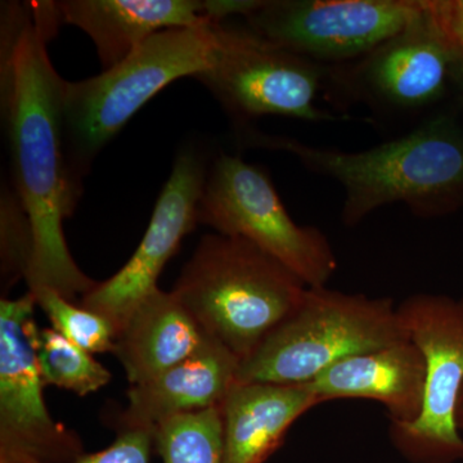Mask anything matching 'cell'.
<instances>
[{
  "label": "cell",
  "mask_w": 463,
  "mask_h": 463,
  "mask_svg": "<svg viewBox=\"0 0 463 463\" xmlns=\"http://www.w3.org/2000/svg\"><path fill=\"white\" fill-rule=\"evenodd\" d=\"M319 403L307 383H234L219 405L223 463H264L292 423Z\"/></svg>",
  "instance_id": "obj_16"
},
{
  "label": "cell",
  "mask_w": 463,
  "mask_h": 463,
  "mask_svg": "<svg viewBox=\"0 0 463 463\" xmlns=\"http://www.w3.org/2000/svg\"><path fill=\"white\" fill-rule=\"evenodd\" d=\"M216 23L175 27L152 35L112 69L66 81L63 125L70 182L79 197L100 151L124 125L173 81L199 75L214 61Z\"/></svg>",
  "instance_id": "obj_4"
},
{
  "label": "cell",
  "mask_w": 463,
  "mask_h": 463,
  "mask_svg": "<svg viewBox=\"0 0 463 463\" xmlns=\"http://www.w3.org/2000/svg\"><path fill=\"white\" fill-rule=\"evenodd\" d=\"M455 51L439 29L426 0L412 23L361 60L332 66L337 99L390 114H417L438 105L453 85Z\"/></svg>",
  "instance_id": "obj_11"
},
{
  "label": "cell",
  "mask_w": 463,
  "mask_h": 463,
  "mask_svg": "<svg viewBox=\"0 0 463 463\" xmlns=\"http://www.w3.org/2000/svg\"><path fill=\"white\" fill-rule=\"evenodd\" d=\"M207 339L174 292L157 288L130 313L112 353L130 385H139L184 361Z\"/></svg>",
  "instance_id": "obj_17"
},
{
  "label": "cell",
  "mask_w": 463,
  "mask_h": 463,
  "mask_svg": "<svg viewBox=\"0 0 463 463\" xmlns=\"http://www.w3.org/2000/svg\"><path fill=\"white\" fill-rule=\"evenodd\" d=\"M47 35L29 5H2L0 103L11 154L14 191L33 234L29 289L47 286L70 301L96 281L71 257L62 223L80 197L70 182L63 125V80L48 56Z\"/></svg>",
  "instance_id": "obj_1"
},
{
  "label": "cell",
  "mask_w": 463,
  "mask_h": 463,
  "mask_svg": "<svg viewBox=\"0 0 463 463\" xmlns=\"http://www.w3.org/2000/svg\"><path fill=\"white\" fill-rule=\"evenodd\" d=\"M33 234L32 222L14 188H2L0 197V257L2 285L9 288L25 279L32 268Z\"/></svg>",
  "instance_id": "obj_21"
},
{
  "label": "cell",
  "mask_w": 463,
  "mask_h": 463,
  "mask_svg": "<svg viewBox=\"0 0 463 463\" xmlns=\"http://www.w3.org/2000/svg\"><path fill=\"white\" fill-rule=\"evenodd\" d=\"M199 223L215 233L255 243L303 279L325 288L337 259L327 236L289 216L269 176L241 157L221 154L207 172L197 212Z\"/></svg>",
  "instance_id": "obj_6"
},
{
  "label": "cell",
  "mask_w": 463,
  "mask_h": 463,
  "mask_svg": "<svg viewBox=\"0 0 463 463\" xmlns=\"http://www.w3.org/2000/svg\"><path fill=\"white\" fill-rule=\"evenodd\" d=\"M456 423L458 430H463V385L461 394H459L458 403L456 408Z\"/></svg>",
  "instance_id": "obj_25"
},
{
  "label": "cell",
  "mask_w": 463,
  "mask_h": 463,
  "mask_svg": "<svg viewBox=\"0 0 463 463\" xmlns=\"http://www.w3.org/2000/svg\"><path fill=\"white\" fill-rule=\"evenodd\" d=\"M426 364L405 340L337 362L307 383L319 401L373 399L385 405L390 421L412 422L421 413Z\"/></svg>",
  "instance_id": "obj_14"
},
{
  "label": "cell",
  "mask_w": 463,
  "mask_h": 463,
  "mask_svg": "<svg viewBox=\"0 0 463 463\" xmlns=\"http://www.w3.org/2000/svg\"><path fill=\"white\" fill-rule=\"evenodd\" d=\"M453 85L457 90L459 91L463 99V63L457 60V65L455 69V76H453Z\"/></svg>",
  "instance_id": "obj_24"
},
{
  "label": "cell",
  "mask_w": 463,
  "mask_h": 463,
  "mask_svg": "<svg viewBox=\"0 0 463 463\" xmlns=\"http://www.w3.org/2000/svg\"><path fill=\"white\" fill-rule=\"evenodd\" d=\"M258 146L294 155L307 172L339 183L341 221L355 227L381 207L403 203L419 218L463 207V129L447 114L364 151L317 147L285 137H251Z\"/></svg>",
  "instance_id": "obj_2"
},
{
  "label": "cell",
  "mask_w": 463,
  "mask_h": 463,
  "mask_svg": "<svg viewBox=\"0 0 463 463\" xmlns=\"http://www.w3.org/2000/svg\"><path fill=\"white\" fill-rule=\"evenodd\" d=\"M154 447V431L123 429L118 430V437L111 446L90 455L84 453L71 463H149Z\"/></svg>",
  "instance_id": "obj_22"
},
{
  "label": "cell",
  "mask_w": 463,
  "mask_h": 463,
  "mask_svg": "<svg viewBox=\"0 0 463 463\" xmlns=\"http://www.w3.org/2000/svg\"><path fill=\"white\" fill-rule=\"evenodd\" d=\"M408 337L426 364L421 413L412 422H392L390 437L419 463L463 459L456 408L463 385V298L416 294L397 307Z\"/></svg>",
  "instance_id": "obj_8"
},
{
  "label": "cell",
  "mask_w": 463,
  "mask_h": 463,
  "mask_svg": "<svg viewBox=\"0 0 463 463\" xmlns=\"http://www.w3.org/2000/svg\"><path fill=\"white\" fill-rule=\"evenodd\" d=\"M35 307L32 291L0 301V463H71L84 447L45 404Z\"/></svg>",
  "instance_id": "obj_10"
},
{
  "label": "cell",
  "mask_w": 463,
  "mask_h": 463,
  "mask_svg": "<svg viewBox=\"0 0 463 463\" xmlns=\"http://www.w3.org/2000/svg\"><path fill=\"white\" fill-rule=\"evenodd\" d=\"M35 297L36 306L50 319L52 328L72 344L90 354L114 352L116 330L105 317L90 312L57 291L41 286L29 289Z\"/></svg>",
  "instance_id": "obj_20"
},
{
  "label": "cell",
  "mask_w": 463,
  "mask_h": 463,
  "mask_svg": "<svg viewBox=\"0 0 463 463\" xmlns=\"http://www.w3.org/2000/svg\"><path fill=\"white\" fill-rule=\"evenodd\" d=\"M36 354L44 385L69 390L79 397L99 392L112 379L111 373L93 354L52 327L39 330Z\"/></svg>",
  "instance_id": "obj_18"
},
{
  "label": "cell",
  "mask_w": 463,
  "mask_h": 463,
  "mask_svg": "<svg viewBox=\"0 0 463 463\" xmlns=\"http://www.w3.org/2000/svg\"><path fill=\"white\" fill-rule=\"evenodd\" d=\"M218 48L205 71L194 76L237 120L279 115L312 123L340 116L317 105L331 90L332 66L298 56L249 30L216 24Z\"/></svg>",
  "instance_id": "obj_7"
},
{
  "label": "cell",
  "mask_w": 463,
  "mask_h": 463,
  "mask_svg": "<svg viewBox=\"0 0 463 463\" xmlns=\"http://www.w3.org/2000/svg\"><path fill=\"white\" fill-rule=\"evenodd\" d=\"M429 11L463 63V0H426Z\"/></svg>",
  "instance_id": "obj_23"
},
{
  "label": "cell",
  "mask_w": 463,
  "mask_h": 463,
  "mask_svg": "<svg viewBox=\"0 0 463 463\" xmlns=\"http://www.w3.org/2000/svg\"><path fill=\"white\" fill-rule=\"evenodd\" d=\"M307 286L255 243L206 234L173 292L207 336L248 359L300 304Z\"/></svg>",
  "instance_id": "obj_3"
},
{
  "label": "cell",
  "mask_w": 463,
  "mask_h": 463,
  "mask_svg": "<svg viewBox=\"0 0 463 463\" xmlns=\"http://www.w3.org/2000/svg\"><path fill=\"white\" fill-rule=\"evenodd\" d=\"M410 340L392 298L307 288L237 370L236 383H307L349 356Z\"/></svg>",
  "instance_id": "obj_5"
},
{
  "label": "cell",
  "mask_w": 463,
  "mask_h": 463,
  "mask_svg": "<svg viewBox=\"0 0 463 463\" xmlns=\"http://www.w3.org/2000/svg\"><path fill=\"white\" fill-rule=\"evenodd\" d=\"M240 361L212 337L194 354L154 379L128 390V405L118 430H156L158 425L182 416L219 407L236 383Z\"/></svg>",
  "instance_id": "obj_13"
},
{
  "label": "cell",
  "mask_w": 463,
  "mask_h": 463,
  "mask_svg": "<svg viewBox=\"0 0 463 463\" xmlns=\"http://www.w3.org/2000/svg\"><path fill=\"white\" fill-rule=\"evenodd\" d=\"M206 176L205 160L199 152L192 148L179 152L132 258L115 276L97 283L81 298V307L114 325L116 336L130 313L158 288L164 267L199 223L197 212Z\"/></svg>",
  "instance_id": "obj_12"
},
{
  "label": "cell",
  "mask_w": 463,
  "mask_h": 463,
  "mask_svg": "<svg viewBox=\"0 0 463 463\" xmlns=\"http://www.w3.org/2000/svg\"><path fill=\"white\" fill-rule=\"evenodd\" d=\"M61 21L93 41L103 71L123 62L155 33L203 25V0H62Z\"/></svg>",
  "instance_id": "obj_15"
},
{
  "label": "cell",
  "mask_w": 463,
  "mask_h": 463,
  "mask_svg": "<svg viewBox=\"0 0 463 463\" xmlns=\"http://www.w3.org/2000/svg\"><path fill=\"white\" fill-rule=\"evenodd\" d=\"M423 0H258L248 29L327 66L361 60L421 14Z\"/></svg>",
  "instance_id": "obj_9"
},
{
  "label": "cell",
  "mask_w": 463,
  "mask_h": 463,
  "mask_svg": "<svg viewBox=\"0 0 463 463\" xmlns=\"http://www.w3.org/2000/svg\"><path fill=\"white\" fill-rule=\"evenodd\" d=\"M163 463H223V429L219 407L182 414L155 430Z\"/></svg>",
  "instance_id": "obj_19"
}]
</instances>
